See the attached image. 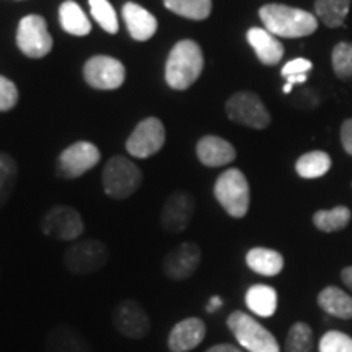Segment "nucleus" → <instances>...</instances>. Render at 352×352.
<instances>
[{"mask_svg":"<svg viewBox=\"0 0 352 352\" xmlns=\"http://www.w3.org/2000/svg\"><path fill=\"white\" fill-rule=\"evenodd\" d=\"M259 19L266 30L279 38H305L318 28V19L302 8L267 3L259 8Z\"/></svg>","mask_w":352,"mask_h":352,"instance_id":"nucleus-1","label":"nucleus"},{"mask_svg":"<svg viewBox=\"0 0 352 352\" xmlns=\"http://www.w3.org/2000/svg\"><path fill=\"white\" fill-rule=\"evenodd\" d=\"M164 6L175 15L189 20H206L212 12V0H164Z\"/></svg>","mask_w":352,"mask_h":352,"instance_id":"nucleus-28","label":"nucleus"},{"mask_svg":"<svg viewBox=\"0 0 352 352\" xmlns=\"http://www.w3.org/2000/svg\"><path fill=\"white\" fill-rule=\"evenodd\" d=\"M202 261V250L195 241H183L165 254L162 272L166 279L182 283L195 276Z\"/></svg>","mask_w":352,"mask_h":352,"instance_id":"nucleus-13","label":"nucleus"},{"mask_svg":"<svg viewBox=\"0 0 352 352\" xmlns=\"http://www.w3.org/2000/svg\"><path fill=\"white\" fill-rule=\"evenodd\" d=\"M19 103V88L7 77L0 76V111H10Z\"/></svg>","mask_w":352,"mask_h":352,"instance_id":"nucleus-34","label":"nucleus"},{"mask_svg":"<svg viewBox=\"0 0 352 352\" xmlns=\"http://www.w3.org/2000/svg\"><path fill=\"white\" fill-rule=\"evenodd\" d=\"M352 0H315L316 19L328 28H340L344 25Z\"/></svg>","mask_w":352,"mask_h":352,"instance_id":"nucleus-25","label":"nucleus"},{"mask_svg":"<svg viewBox=\"0 0 352 352\" xmlns=\"http://www.w3.org/2000/svg\"><path fill=\"white\" fill-rule=\"evenodd\" d=\"M245 303L248 310L261 318H271L277 310V292L266 284H254L246 290Z\"/></svg>","mask_w":352,"mask_h":352,"instance_id":"nucleus-22","label":"nucleus"},{"mask_svg":"<svg viewBox=\"0 0 352 352\" xmlns=\"http://www.w3.org/2000/svg\"><path fill=\"white\" fill-rule=\"evenodd\" d=\"M341 280L344 283L346 287L352 290V266H347L341 271Z\"/></svg>","mask_w":352,"mask_h":352,"instance_id":"nucleus-39","label":"nucleus"},{"mask_svg":"<svg viewBox=\"0 0 352 352\" xmlns=\"http://www.w3.org/2000/svg\"><path fill=\"white\" fill-rule=\"evenodd\" d=\"M59 21L64 32L72 36H87L91 32V21L88 20L85 12L74 0H65L59 7Z\"/></svg>","mask_w":352,"mask_h":352,"instance_id":"nucleus-24","label":"nucleus"},{"mask_svg":"<svg viewBox=\"0 0 352 352\" xmlns=\"http://www.w3.org/2000/svg\"><path fill=\"white\" fill-rule=\"evenodd\" d=\"M90 12L96 23L109 34H116L120 32V21H118L116 10L108 0H88Z\"/></svg>","mask_w":352,"mask_h":352,"instance_id":"nucleus-31","label":"nucleus"},{"mask_svg":"<svg viewBox=\"0 0 352 352\" xmlns=\"http://www.w3.org/2000/svg\"><path fill=\"white\" fill-rule=\"evenodd\" d=\"M331 168V157L327 152L311 151L303 153L296 164L297 175L303 179H315L324 176Z\"/></svg>","mask_w":352,"mask_h":352,"instance_id":"nucleus-26","label":"nucleus"},{"mask_svg":"<svg viewBox=\"0 0 352 352\" xmlns=\"http://www.w3.org/2000/svg\"><path fill=\"white\" fill-rule=\"evenodd\" d=\"M16 46L25 56L41 59L52 50V38L41 15H26L16 28Z\"/></svg>","mask_w":352,"mask_h":352,"instance_id":"nucleus-12","label":"nucleus"},{"mask_svg":"<svg viewBox=\"0 0 352 352\" xmlns=\"http://www.w3.org/2000/svg\"><path fill=\"white\" fill-rule=\"evenodd\" d=\"M197 160L209 168H219V166L230 165L235 162L236 151L228 140L219 138V135H204L196 144Z\"/></svg>","mask_w":352,"mask_h":352,"instance_id":"nucleus-18","label":"nucleus"},{"mask_svg":"<svg viewBox=\"0 0 352 352\" xmlns=\"http://www.w3.org/2000/svg\"><path fill=\"white\" fill-rule=\"evenodd\" d=\"M204 352H243L240 347L233 346V344H227V342H222V344H214L210 346L209 349H206Z\"/></svg>","mask_w":352,"mask_h":352,"instance_id":"nucleus-37","label":"nucleus"},{"mask_svg":"<svg viewBox=\"0 0 352 352\" xmlns=\"http://www.w3.org/2000/svg\"><path fill=\"white\" fill-rule=\"evenodd\" d=\"M226 113L230 121L252 129L261 131L271 124V113L253 91H239L232 95L226 103Z\"/></svg>","mask_w":352,"mask_h":352,"instance_id":"nucleus-9","label":"nucleus"},{"mask_svg":"<svg viewBox=\"0 0 352 352\" xmlns=\"http://www.w3.org/2000/svg\"><path fill=\"white\" fill-rule=\"evenodd\" d=\"M314 347V329L310 324L297 321L290 327L285 338L284 352H311Z\"/></svg>","mask_w":352,"mask_h":352,"instance_id":"nucleus-30","label":"nucleus"},{"mask_svg":"<svg viewBox=\"0 0 352 352\" xmlns=\"http://www.w3.org/2000/svg\"><path fill=\"white\" fill-rule=\"evenodd\" d=\"M111 323L122 338L131 341L145 340L152 329L151 316L135 298H124L114 307Z\"/></svg>","mask_w":352,"mask_h":352,"instance_id":"nucleus-8","label":"nucleus"},{"mask_svg":"<svg viewBox=\"0 0 352 352\" xmlns=\"http://www.w3.org/2000/svg\"><path fill=\"white\" fill-rule=\"evenodd\" d=\"M101 160V152L94 142L78 140L69 145L57 157L56 175L64 179H74L95 168Z\"/></svg>","mask_w":352,"mask_h":352,"instance_id":"nucleus-10","label":"nucleus"},{"mask_svg":"<svg viewBox=\"0 0 352 352\" xmlns=\"http://www.w3.org/2000/svg\"><path fill=\"white\" fill-rule=\"evenodd\" d=\"M83 78L95 90H116L126 80V67L109 56H94L83 65Z\"/></svg>","mask_w":352,"mask_h":352,"instance_id":"nucleus-15","label":"nucleus"},{"mask_svg":"<svg viewBox=\"0 0 352 352\" xmlns=\"http://www.w3.org/2000/svg\"><path fill=\"white\" fill-rule=\"evenodd\" d=\"M250 46L253 47L254 54L261 64L264 65H276L283 60L284 46L274 34L267 32L266 28H250L246 33Z\"/></svg>","mask_w":352,"mask_h":352,"instance_id":"nucleus-20","label":"nucleus"},{"mask_svg":"<svg viewBox=\"0 0 352 352\" xmlns=\"http://www.w3.org/2000/svg\"><path fill=\"white\" fill-rule=\"evenodd\" d=\"M122 19L126 21L131 38L135 39V41H148L157 33V19L139 3L126 2L124 7H122Z\"/></svg>","mask_w":352,"mask_h":352,"instance_id":"nucleus-19","label":"nucleus"},{"mask_svg":"<svg viewBox=\"0 0 352 352\" xmlns=\"http://www.w3.org/2000/svg\"><path fill=\"white\" fill-rule=\"evenodd\" d=\"M208 327L197 316H188L171 328L166 340L170 352H191L204 341Z\"/></svg>","mask_w":352,"mask_h":352,"instance_id":"nucleus-17","label":"nucleus"},{"mask_svg":"<svg viewBox=\"0 0 352 352\" xmlns=\"http://www.w3.org/2000/svg\"><path fill=\"white\" fill-rule=\"evenodd\" d=\"M0 274H2V272H0Z\"/></svg>","mask_w":352,"mask_h":352,"instance_id":"nucleus-40","label":"nucleus"},{"mask_svg":"<svg viewBox=\"0 0 352 352\" xmlns=\"http://www.w3.org/2000/svg\"><path fill=\"white\" fill-rule=\"evenodd\" d=\"M352 212L346 206H336L329 210H318L314 215V226L324 233L340 232L349 226Z\"/></svg>","mask_w":352,"mask_h":352,"instance_id":"nucleus-27","label":"nucleus"},{"mask_svg":"<svg viewBox=\"0 0 352 352\" xmlns=\"http://www.w3.org/2000/svg\"><path fill=\"white\" fill-rule=\"evenodd\" d=\"M246 266L264 277H274L284 270V256L279 252L266 246H254L245 256Z\"/></svg>","mask_w":352,"mask_h":352,"instance_id":"nucleus-21","label":"nucleus"},{"mask_svg":"<svg viewBox=\"0 0 352 352\" xmlns=\"http://www.w3.org/2000/svg\"><path fill=\"white\" fill-rule=\"evenodd\" d=\"M320 352H352V338L342 331H328L321 336Z\"/></svg>","mask_w":352,"mask_h":352,"instance_id":"nucleus-33","label":"nucleus"},{"mask_svg":"<svg viewBox=\"0 0 352 352\" xmlns=\"http://www.w3.org/2000/svg\"><path fill=\"white\" fill-rule=\"evenodd\" d=\"M214 197L233 219H243L250 210V183L239 168H228L214 184Z\"/></svg>","mask_w":352,"mask_h":352,"instance_id":"nucleus-6","label":"nucleus"},{"mask_svg":"<svg viewBox=\"0 0 352 352\" xmlns=\"http://www.w3.org/2000/svg\"><path fill=\"white\" fill-rule=\"evenodd\" d=\"M166 129L158 118H145L140 121L126 140V151L134 158H148L164 148Z\"/></svg>","mask_w":352,"mask_h":352,"instance_id":"nucleus-11","label":"nucleus"},{"mask_svg":"<svg viewBox=\"0 0 352 352\" xmlns=\"http://www.w3.org/2000/svg\"><path fill=\"white\" fill-rule=\"evenodd\" d=\"M19 179V165L10 153L0 152V209L10 201Z\"/></svg>","mask_w":352,"mask_h":352,"instance_id":"nucleus-29","label":"nucleus"},{"mask_svg":"<svg viewBox=\"0 0 352 352\" xmlns=\"http://www.w3.org/2000/svg\"><path fill=\"white\" fill-rule=\"evenodd\" d=\"M111 252L104 241L85 239L72 241L63 254L64 267L70 274L88 276L103 270L109 263Z\"/></svg>","mask_w":352,"mask_h":352,"instance_id":"nucleus-4","label":"nucleus"},{"mask_svg":"<svg viewBox=\"0 0 352 352\" xmlns=\"http://www.w3.org/2000/svg\"><path fill=\"white\" fill-rule=\"evenodd\" d=\"M227 328L246 352H280L274 334L250 314L235 310L228 315Z\"/></svg>","mask_w":352,"mask_h":352,"instance_id":"nucleus-3","label":"nucleus"},{"mask_svg":"<svg viewBox=\"0 0 352 352\" xmlns=\"http://www.w3.org/2000/svg\"><path fill=\"white\" fill-rule=\"evenodd\" d=\"M311 69H314V64H311V60L303 59V57H297V59L289 60V63L283 67V70H280V74H283V77L303 76V74L310 72Z\"/></svg>","mask_w":352,"mask_h":352,"instance_id":"nucleus-35","label":"nucleus"},{"mask_svg":"<svg viewBox=\"0 0 352 352\" xmlns=\"http://www.w3.org/2000/svg\"><path fill=\"white\" fill-rule=\"evenodd\" d=\"M103 189L108 197L116 201L127 199L142 186V171L131 158L114 155L103 168Z\"/></svg>","mask_w":352,"mask_h":352,"instance_id":"nucleus-5","label":"nucleus"},{"mask_svg":"<svg viewBox=\"0 0 352 352\" xmlns=\"http://www.w3.org/2000/svg\"><path fill=\"white\" fill-rule=\"evenodd\" d=\"M331 63L338 78L346 82L352 80V43L336 44L333 50Z\"/></svg>","mask_w":352,"mask_h":352,"instance_id":"nucleus-32","label":"nucleus"},{"mask_svg":"<svg viewBox=\"0 0 352 352\" xmlns=\"http://www.w3.org/2000/svg\"><path fill=\"white\" fill-rule=\"evenodd\" d=\"M204 70V54L192 39H182L171 47L165 65V80L170 88L183 91L201 77Z\"/></svg>","mask_w":352,"mask_h":352,"instance_id":"nucleus-2","label":"nucleus"},{"mask_svg":"<svg viewBox=\"0 0 352 352\" xmlns=\"http://www.w3.org/2000/svg\"><path fill=\"white\" fill-rule=\"evenodd\" d=\"M44 352H95V349L80 329L69 323H59L44 338Z\"/></svg>","mask_w":352,"mask_h":352,"instance_id":"nucleus-16","label":"nucleus"},{"mask_svg":"<svg viewBox=\"0 0 352 352\" xmlns=\"http://www.w3.org/2000/svg\"><path fill=\"white\" fill-rule=\"evenodd\" d=\"M341 144L347 155L352 157V120H346L341 126Z\"/></svg>","mask_w":352,"mask_h":352,"instance_id":"nucleus-36","label":"nucleus"},{"mask_svg":"<svg viewBox=\"0 0 352 352\" xmlns=\"http://www.w3.org/2000/svg\"><path fill=\"white\" fill-rule=\"evenodd\" d=\"M318 305L324 314L340 320H352V297L336 285H328L321 290Z\"/></svg>","mask_w":352,"mask_h":352,"instance_id":"nucleus-23","label":"nucleus"},{"mask_svg":"<svg viewBox=\"0 0 352 352\" xmlns=\"http://www.w3.org/2000/svg\"><path fill=\"white\" fill-rule=\"evenodd\" d=\"M41 232L57 241H76L85 232L80 212L72 206L57 204L44 212L39 222Z\"/></svg>","mask_w":352,"mask_h":352,"instance_id":"nucleus-7","label":"nucleus"},{"mask_svg":"<svg viewBox=\"0 0 352 352\" xmlns=\"http://www.w3.org/2000/svg\"><path fill=\"white\" fill-rule=\"evenodd\" d=\"M196 214V199L188 191H175L166 197L160 210V226L166 233L176 235L186 230Z\"/></svg>","mask_w":352,"mask_h":352,"instance_id":"nucleus-14","label":"nucleus"},{"mask_svg":"<svg viewBox=\"0 0 352 352\" xmlns=\"http://www.w3.org/2000/svg\"><path fill=\"white\" fill-rule=\"evenodd\" d=\"M222 305H223L222 298H220L219 296H214V297L209 298V303L206 305V310H208V314H215L219 308H222Z\"/></svg>","mask_w":352,"mask_h":352,"instance_id":"nucleus-38","label":"nucleus"}]
</instances>
